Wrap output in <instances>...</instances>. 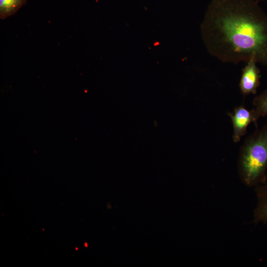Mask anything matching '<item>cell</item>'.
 <instances>
[{
  "mask_svg": "<svg viewBox=\"0 0 267 267\" xmlns=\"http://www.w3.org/2000/svg\"><path fill=\"white\" fill-rule=\"evenodd\" d=\"M208 52L223 62L267 66V14L255 0H212L201 25Z\"/></svg>",
  "mask_w": 267,
  "mask_h": 267,
  "instance_id": "1",
  "label": "cell"
},
{
  "mask_svg": "<svg viewBox=\"0 0 267 267\" xmlns=\"http://www.w3.org/2000/svg\"><path fill=\"white\" fill-rule=\"evenodd\" d=\"M237 171L243 184L249 187L260 185L267 179V125L249 135L241 146Z\"/></svg>",
  "mask_w": 267,
  "mask_h": 267,
  "instance_id": "2",
  "label": "cell"
},
{
  "mask_svg": "<svg viewBox=\"0 0 267 267\" xmlns=\"http://www.w3.org/2000/svg\"><path fill=\"white\" fill-rule=\"evenodd\" d=\"M228 115L232 124V140L235 143L240 141L246 134L248 126L252 123L256 124L261 117L255 109L249 110L242 106L236 107Z\"/></svg>",
  "mask_w": 267,
  "mask_h": 267,
  "instance_id": "3",
  "label": "cell"
},
{
  "mask_svg": "<svg viewBox=\"0 0 267 267\" xmlns=\"http://www.w3.org/2000/svg\"><path fill=\"white\" fill-rule=\"evenodd\" d=\"M257 61L251 58L243 68L239 88L244 95L256 93L260 83V70L256 65Z\"/></svg>",
  "mask_w": 267,
  "mask_h": 267,
  "instance_id": "4",
  "label": "cell"
},
{
  "mask_svg": "<svg viewBox=\"0 0 267 267\" xmlns=\"http://www.w3.org/2000/svg\"><path fill=\"white\" fill-rule=\"evenodd\" d=\"M256 188V204L253 212V222L255 223H267V178Z\"/></svg>",
  "mask_w": 267,
  "mask_h": 267,
  "instance_id": "5",
  "label": "cell"
},
{
  "mask_svg": "<svg viewBox=\"0 0 267 267\" xmlns=\"http://www.w3.org/2000/svg\"><path fill=\"white\" fill-rule=\"evenodd\" d=\"M26 0H0V18L4 19L15 14Z\"/></svg>",
  "mask_w": 267,
  "mask_h": 267,
  "instance_id": "6",
  "label": "cell"
},
{
  "mask_svg": "<svg viewBox=\"0 0 267 267\" xmlns=\"http://www.w3.org/2000/svg\"><path fill=\"white\" fill-rule=\"evenodd\" d=\"M253 105L260 116H267V89L254 98Z\"/></svg>",
  "mask_w": 267,
  "mask_h": 267,
  "instance_id": "7",
  "label": "cell"
},
{
  "mask_svg": "<svg viewBox=\"0 0 267 267\" xmlns=\"http://www.w3.org/2000/svg\"></svg>",
  "mask_w": 267,
  "mask_h": 267,
  "instance_id": "8",
  "label": "cell"
}]
</instances>
